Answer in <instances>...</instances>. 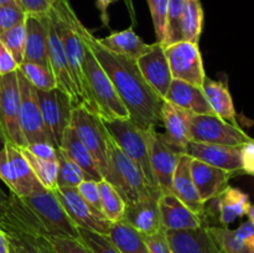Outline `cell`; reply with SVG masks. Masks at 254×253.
Here are the masks:
<instances>
[{"label": "cell", "mask_w": 254, "mask_h": 253, "mask_svg": "<svg viewBox=\"0 0 254 253\" xmlns=\"http://www.w3.org/2000/svg\"><path fill=\"white\" fill-rule=\"evenodd\" d=\"M69 19L82 41L93 52L97 61L111 78L117 93L128 109L130 121L143 130L156 128L161 123L164 99L149 86L135 60L102 46L98 39L82 24L72 7Z\"/></svg>", "instance_id": "cell-1"}, {"label": "cell", "mask_w": 254, "mask_h": 253, "mask_svg": "<svg viewBox=\"0 0 254 253\" xmlns=\"http://www.w3.org/2000/svg\"><path fill=\"white\" fill-rule=\"evenodd\" d=\"M103 180L117 189L127 205L143 197L163 193L146 183L138 166L121 150L109 133L107 134V171Z\"/></svg>", "instance_id": "cell-2"}, {"label": "cell", "mask_w": 254, "mask_h": 253, "mask_svg": "<svg viewBox=\"0 0 254 253\" xmlns=\"http://www.w3.org/2000/svg\"><path fill=\"white\" fill-rule=\"evenodd\" d=\"M9 240L10 253H47L52 250L49 237L31 220L19 196L10 192L5 215L0 220Z\"/></svg>", "instance_id": "cell-3"}, {"label": "cell", "mask_w": 254, "mask_h": 253, "mask_svg": "<svg viewBox=\"0 0 254 253\" xmlns=\"http://www.w3.org/2000/svg\"><path fill=\"white\" fill-rule=\"evenodd\" d=\"M71 4L68 0H57L56 4L49 12V17L51 19L60 40L64 46V54H66L67 61H68L69 68H71L72 77L76 83L77 91L81 97L82 106L86 107L92 113H96V108L92 102L91 96L88 92L86 78H84L83 69H82V62H83L84 45L79 35L77 34L76 29L72 25L69 19V10ZM98 116V114H97Z\"/></svg>", "instance_id": "cell-4"}, {"label": "cell", "mask_w": 254, "mask_h": 253, "mask_svg": "<svg viewBox=\"0 0 254 253\" xmlns=\"http://www.w3.org/2000/svg\"><path fill=\"white\" fill-rule=\"evenodd\" d=\"M83 45L84 54L82 69H83L89 96L93 102L97 114L104 121L130 119L128 109L124 106L119 94L117 93L108 74L106 73L101 63L97 61L89 47L84 42Z\"/></svg>", "instance_id": "cell-5"}, {"label": "cell", "mask_w": 254, "mask_h": 253, "mask_svg": "<svg viewBox=\"0 0 254 253\" xmlns=\"http://www.w3.org/2000/svg\"><path fill=\"white\" fill-rule=\"evenodd\" d=\"M20 198L47 237L79 238L78 227L67 216L54 190L42 189Z\"/></svg>", "instance_id": "cell-6"}, {"label": "cell", "mask_w": 254, "mask_h": 253, "mask_svg": "<svg viewBox=\"0 0 254 253\" xmlns=\"http://www.w3.org/2000/svg\"><path fill=\"white\" fill-rule=\"evenodd\" d=\"M103 123L121 150L138 166L146 183L151 188L159 189L151 170L146 131L139 128L130 119H112V121L103 119Z\"/></svg>", "instance_id": "cell-7"}, {"label": "cell", "mask_w": 254, "mask_h": 253, "mask_svg": "<svg viewBox=\"0 0 254 253\" xmlns=\"http://www.w3.org/2000/svg\"><path fill=\"white\" fill-rule=\"evenodd\" d=\"M69 124L76 130L84 148L89 151L104 178L107 171V130L103 119L84 106L73 107Z\"/></svg>", "instance_id": "cell-8"}, {"label": "cell", "mask_w": 254, "mask_h": 253, "mask_svg": "<svg viewBox=\"0 0 254 253\" xmlns=\"http://www.w3.org/2000/svg\"><path fill=\"white\" fill-rule=\"evenodd\" d=\"M35 92L50 143L56 149L60 148L64 130L71 122L73 102L60 88H54L51 91H40L35 88Z\"/></svg>", "instance_id": "cell-9"}, {"label": "cell", "mask_w": 254, "mask_h": 253, "mask_svg": "<svg viewBox=\"0 0 254 253\" xmlns=\"http://www.w3.org/2000/svg\"><path fill=\"white\" fill-rule=\"evenodd\" d=\"M191 141L220 144L227 146H242L252 140L241 126H236L211 114L190 113Z\"/></svg>", "instance_id": "cell-10"}, {"label": "cell", "mask_w": 254, "mask_h": 253, "mask_svg": "<svg viewBox=\"0 0 254 253\" xmlns=\"http://www.w3.org/2000/svg\"><path fill=\"white\" fill-rule=\"evenodd\" d=\"M164 50L173 79H180L193 86L202 87L206 72L198 44L179 41L164 47Z\"/></svg>", "instance_id": "cell-11"}, {"label": "cell", "mask_w": 254, "mask_h": 253, "mask_svg": "<svg viewBox=\"0 0 254 253\" xmlns=\"http://www.w3.org/2000/svg\"><path fill=\"white\" fill-rule=\"evenodd\" d=\"M0 122L7 141L19 148L27 145L20 126V89L16 72L0 76Z\"/></svg>", "instance_id": "cell-12"}, {"label": "cell", "mask_w": 254, "mask_h": 253, "mask_svg": "<svg viewBox=\"0 0 254 253\" xmlns=\"http://www.w3.org/2000/svg\"><path fill=\"white\" fill-rule=\"evenodd\" d=\"M145 131L146 138H148L151 170H153L158 188L163 193H171L174 174H175L183 153L173 148L165 140L163 133L156 131V128Z\"/></svg>", "instance_id": "cell-13"}, {"label": "cell", "mask_w": 254, "mask_h": 253, "mask_svg": "<svg viewBox=\"0 0 254 253\" xmlns=\"http://www.w3.org/2000/svg\"><path fill=\"white\" fill-rule=\"evenodd\" d=\"M54 191L67 216L77 227L101 235H109L112 223L89 207L77 188H56Z\"/></svg>", "instance_id": "cell-14"}, {"label": "cell", "mask_w": 254, "mask_h": 253, "mask_svg": "<svg viewBox=\"0 0 254 253\" xmlns=\"http://www.w3.org/2000/svg\"><path fill=\"white\" fill-rule=\"evenodd\" d=\"M16 76L20 89V126L26 144L41 141L50 143L36 98L35 87L19 71H16Z\"/></svg>", "instance_id": "cell-15"}, {"label": "cell", "mask_w": 254, "mask_h": 253, "mask_svg": "<svg viewBox=\"0 0 254 253\" xmlns=\"http://www.w3.org/2000/svg\"><path fill=\"white\" fill-rule=\"evenodd\" d=\"M136 63L149 86L159 94V97L165 98L173 76L161 42L156 41L155 44H151L150 49L136 60Z\"/></svg>", "instance_id": "cell-16"}, {"label": "cell", "mask_w": 254, "mask_h": 253, "mask_svg": "<svg viewBox=\"0 0 254 253\" xmlns=\"http://www.w3.org/2000/svg\"><path fill=\"white\" fill-rule=\"evenodd\" d=\"M49 19V61L50 68L54 73L55 78L57 82V88L62 89L67 96L72 99L74 107L82 106L81 97H79L78 91H77L76 83L72 77L71 68H69L68 61H67L66 54H64V46L60 40L59 34L52 24L51 19L47 14Z\"/></svg>", "instance_id": "cell-17"}, {"label": "cell", "mask_w": 254, "mask_h": 253, "mask_svg": "<svg viewBox=\"0 0 254 253\" xmlns=\"http://www.w3.org/2000/svg\"><path fill=\"white\" fill-rule=\"evenodd\" d=\"M212 201L215 202L213 207L205 206V213L202 217L203 225L207 223L208 217H216V216L221 226L231 225L237 218L247 216L248 210L252 205L248 193L232 186H227L226 190L217 197L212 198Z\"/></svg>", "instance_id": "cell-18"}, {"label": "cell", "mask_w": 254, "mask_h": 253, "mask_svg": "<svg viewBox=\"0 0 254 253\" xmlns=\"http://www.w3.org/2000/svg\"><path fill=\"white\" fill-rule=\"evenodd\" d=\"M186 154L192 159L202 161L208 165L232 171L238 175L243 174L242 160H241V146H227L220 145V144L190 141Z\"/></svg>", "instance_id": "cell-19"}, {"label": "cell", "mask_w": 254, "mask_h": 253, "mask_svg": "<svg viewBox=\"0 0 254 253\" xmlns=\"http://www.w3.org/2000/svg\"><path fill=\"white\" fill-rule=\"evenodd\" d=\"M159 197L160 196H148L127 205L122 221L134 228L143 237L164 230L161 225Z\"/></svg>", "instance_id": "cell-20"}, {"label": "cell", "mask_w": 254, "mask_h": 253, "mask_svg": "<svg viewBox=\"0 0 254 253\" xmlns=\"http://www.w3.org/2000/svg\"><path fill=\"white\" fill-rule=\"evenodd\" d=\"M238 174L208 165L200 160H191V176L202 202L217 197L230 186V180Z\"/></svg>", "instance_id": "cell-21"}, {"label": "cell", "mask_w": 254, "mask_h": 253, "mask_svg": "<svg viewBox=\"0 0 254 253\" xmlns=\"http://www.w3.org/2000/svg\"><path fill=\"white\" fill-rule=\"evenodd\" d=\"M25 27H26V41H25L24 61L50 67L47 15L45 16L26 15Z\"/></svg>", "instance_id": "cell-22"}, {"label": "cell", "mask_w": 254, "mask_h": 253, "mask_svg": "<svg viewBox=\"0 0 254 253\" xmlns=\"http://www.w3.org/2000/svg\"><path fill=\"white\" fill-rule=\"evenodd\" d=\"M173 253H221L207 226L192 230H165Z\"/></svg>", "instance_id": "cell-23"}, {"label": "cell", "mask_w": 254, "mask_h": 253, "mask_svg": "<svg viewBox=\"0 0 254 253\" xmlns=\"http://www.w3.org/2000/svg\"><path fill=\"white\" fill-rule=\"evenodd\" d=\"M161 123L165 126L163 133L165 140L180 153L186 154L190 136V113L164 101L161 108Z\"/></svg>", "instance_id": "cell-24"}, {"label": "cell", "mask_w": 254, "mask_h": 253, "mask_svg": "<svg viewBox=\"0 0 254 253\" xmlns=\"http://www.w3.org/2000/svg\"><path fill=\"white\" fill-rule=\"evenodd\" d=\"M159 208L164 230H192L203 226L200 216L192 212L174 193H161L159 197Z\"/></svg>", "instance_id": "cell-25"}, {"label": "cell", "mask_w": 254, "mask_h": 253, "mask_svg": "<svg viewBox=\"0 0 254 253\" xmlns=\"http://www.w3.org/2000/svg\"><path fill=\"white\" fill-rule=\"evenodd\" d=\"M191 158L188 154H183L179 160L178 168L173 178L171 184V193L176 196L183 203H185L192 212L200 216L202 220L205 213L206 203L198 196L196 186L193 184L192 176H191Z\"/></svg>", "instance_id": "cell-26"}, {"label": "cell", "mask_w": 254, "mask_h": 253, "mask_svg": "<svg viewBox=\"0 0 254 253\" xmlns=\"http://www.w3.org/2000/svg\"><path fill=\"white\" fill-rule=\"evenodd\" d=\"M164 101L170 102L183 111L192 114L216 116L203 93L202 88L180 79H173Z\"/></svg>", "instance_id": "cell-27"}, {"label": "cell", "mask_w": 254, "mask_h": 253, "mask_svg": "<svg viewBox=\"0 0 254 253\" xmlns=\"http://www.w3.org/2000/svg\"><path fill=\"white\" fill-rule=\"evenodd\" d=\"M5 150H6L7 159H9L10 166H11L12 176L15 179V185H16L14 195L25 197V196L32 195V193L45 189L35 176L31 166L27 163L26 158L24 156L19 146L14 145L10 141H6Z\"/></svg>", "instance_id": "cell-28"}, {"label": "cell", "mask_w": 254, "mask_h": 253, "mask_svg": "<svg viewBox=\"0 0 254 253\" xmlns=\"http://www.w3.org/2000/svg\"><path fill=\"white\" fill-rule=\"evenodd\" d=\"M60 149L79 166V169L83 173L84 179L98 181V183L103 180V176L97 168L93 158L89 154V151L84 148L81 139L78 138L76 130L72 128L71 124L64 130Z\"/></svg>", "instance_id": "cell-29"}, {"label": "cell", "mask_w": 254, "mask_h": 253, "mask_svg": "<svg viewBox=\"0 0 254 253\" xmlns=\"http://www.w3.org/2000/svg\"><path fill=\"white\" fill-rule=\"evenodd\" d=\"M202 91L212 108L213 113L220 117L223 121L233 124L236 126H241L237 121V112L235 109L232 96L228 89L227 82L213 81L210 77L206 76L202 83Z\"/></svg>", "instance_id": "cell-30"}, {"label": "cell", "mask_w": 254, "mask_h": 253, "mask_svg": "<svg viewBox=\"0 0 254 253\" xmlns=\"http://www.w3.org/2000/svg\"><path fill=\"white\" fill-rule=\"evenodd\" d=\"M98 42L116 54L124 55L133 60H138L141 55L145 54L150 49L151 44H145L140 36L135 34L133 26L123 30V31L112 32L103 39H98Z\"/></svg>", "instance_id": "cell-31"}, {"label": "cell", "mask_w": 254, "mask_h": 253, "mask_svg": "<svg viewBox=\"0 0 254 253\" xmlns=\"http://www.w3.org/2000/svg\"><path fill=\"white\" fill-rule=\"evenodd\" d=\"M108 237L121 253H149L143 236L123 221L112 223Z\"/></svg>", "instance_id": "cell-32"}, {"label": "cell", "mask_w": 254, "mask_h": 253, "mask_svg": "<svg viewBox=\"0 0 254 253\" xmlns=\"http://www.w3.org/2000/svg\"><path fill=\"white\" fill-rule=\"evenodd\" d=\"M203 29V7L200 0H185L181 31L183 41L198 44Z\"/></svg>", "instance_id": "cell-33"}, {"label": "cell", "mask_w": 254, "mask_h": 253, "mask_svg": "<svg viewBox=\"0 0 254 253\" xmlns=\"http://www.w3.org/2000/svg\"><path fill=\"white\" fill-rule=\"evenodd\" d=\"M208 232L222 253H254V247L227 226H207Z\"/></svg>", "instance_id": "cell-34"}, {"label": "cell", "mask_w": 254, "mask_h": 253, "mask_svg": "<svg viewBox=\"0 0 254 253\" xmlns=\"http://www.w3.org/2000/svg\"><path fill=\"white\" fill-rule=\"evenodd\" d=\"M99 193H101V206L102 212L104 217L111 223L122 221L126 210V201L121 196V193L117 191L112 184L108 181L102 180L98 183Z\"/></svg>", "instance_id": "cell-35"}, {"label": "cell", "mask_w": 254, "mask_h": 253, "mask_svg": "<svg viewBox=\"0 0 254 253\" xmlns=\"http://www.w3.org/2000/svg\"><path fill=\"white\" fill-rule=\"evenodd\" d=\"M184 7H185V0H169L168 11H166L165 34H164V40L161 41V45L164 47L183 41L181 22H183Z\"/></svg>", "instance_id": "cell-36"}, {"label": "cell", "mask_w": 254, "mask_h": 253, "mask_svg": "<svg viewBox=\"0 0 254 253\" xmlns=\"http://www.w3.org/2000/svg\"><path fill=\"white\" fill-rule=\"evenodd\" d=\"M20 149H21L22 154L26 158L27 163L30 164L35 176L41 183V185L45 189H49V190H55L57 188V173H59V164H57V160H45V159H40L37 156L32 155L25 148Z\"/></svg>", "instance_id": "cell-37"}, {"label": "cell", "mask_w": 254, "mask_h": 253, "mask_svg": "<svg viewBox=\"0 0 254 253\" xmlns=\"http://www.w3.org/2000/svg\"><path fill=\"white\" fill-rule=\"evenodd\" d=\"M17 71L36 89H40V91H51V89L57 88L56 78H55L50 67L24 61L19 64Z\"/></svg>", "instance_id": "cell-38"}, {"label": "cell", "mask_w": 254, "mask_h": 253, "mask_svg": "<svg viewBox=\"0 0 254 253\" xmlns=\"http://www.w3.org/2000/svg\"><path fill=\"white\" fill-rule=\"evenodd\" d=\"M57 188H77L84 180V175L79 166L60 148H57Z\"/></svg>", "instance_id": "cell-39"}, {"label": "cell", "mask_w": 254, "mask_h": 253, "mask_svg": "<svg viewBox=\"0 0 254 253\" xmlns=\"http://www.w3.org/2000/svg\"><path fill=\"white\" fill-rule=\"evenodd\" d=\"M0 41L5 45L17 64L24 61L25 41H26V27L25 21L0 35Z\"/></svg>", "instance_id": "cell-40"}, {"label": "cell", "mask_w": 254, "mask_h": 253, "mask_svg": "<svg viewBox=\"0 0 254 253\" xmlns=\"http://www.w3.org/2000/svg\"><path fill=\"white\" fill-rule=\"evenodd\" d=\"M78 235L79 240L83 241L93 253H121L108 236L83 228H78Z\"/></svg>", "instance_id": "cell-41"}, {"label": "cell", "mask_w": 254, "mask_h": 253, "mask_svg": "<svg viewBox=\"0 0 254 253\" xmlns=\"http://www.w3.org/2000/svg\"><path fill=\"white\" fill-rule=\"evenodd\" d=\"M146 1H148L149 9H150L155 35L158 37V41L161 42L164 40V34H165L166 11H168L169 0H146Z\"/></svg>", "instance_id": "cell-42"}, {"label": "cell", "mask_w": 254, "mask_h": 253, "mask_svg": "<svg viewBox=\"0 0 254 253\" xmlns=\"http://www.w3.org/2000/svg\"><path fill=\"white\" fill-rule=\"evenodd\" d=\"M77 190H78L82 198L88 203L89 207H91L94 212H97L98 215H102L104 217L103 212H102L101 193H99L98 181L87 180V179H84V180L77 186Z\"/></svg>", "instance_id": "cell-43"}, {"label": "cell", "mask_w": 254, "mask_h": 253, "mask_svg": "<svg viewBox=\"0 0 254 253\" xmlns=\"http://www.w3.org/2000/svg\"><path fill=\"white\" fill-rule=\"evenodd\" d=\"M55 253H93L79 238L49 237Z\"/></svg>", "instance_id": "cell-44"}, {"label": "cell", "mask_w": 254, "mask_h": 253, "mask_svg": "<svg viewBox=\"0 0 254 253\" xmlns=\"http://www.w3.org/2000/svg\"><path fill=\"white\" fill-rule=\"evenodd\" d=\"M26 19V12L20 6L5 5L0 6V35L11 27L21 24Z\"/></svg>", "instance_id": "cell-45"}, {"label": "cell", "mask_w": 254, "mask_h": 253, "mask_svg": "<svg viewBox=\"0 0 254 253\" xmlns=\"http://www.w3.org/2000/svg\"><path fill=\"white\" fill-rule=\"evenodd\" d=\"M26 15L45 16L51 11L57 0H19Z\"/></svg>", "instance_id": "cell-46"}, {"label": "cell", "mask_w": 254, "mask_h": 253, "mask_svg": "<svg viewBox=\"0 0 254 253\" xmlns=\"http://www.w3.org/2000/svg\"><path fill=\"white\" fill-rule=\"evenodd\" d=\"M144 241H145L149 253H173L168 238H166L165 230L159 231L151 236H146L144 237Z\"/></svg>", "instance_id": "cell-47"}, {"label": "cell", "mask_w": 254, "mask_h": 253, "mask_svg": "<svg viewBox=\"0 0 254 253\" xmlns=\"http://www.w3.org/2000/svg\"><path fill=\"white\" fill-rule=\"evenodd\" d=\"M25 149L27 151H30L32 155L37 156L40 159H45V160H57V149L52 144L47 143V141L27 144L25 146Z\"/></svg>", "instance_id": "cell-48"}, {"label": "cell", "mask_w": 254, "mask_h": 253, "mask_svg": "<svg viewBox=\"0 0 254 253\" xmlns=\"http://www.w3.org/2000/svg\"><path fill=\"white\" fill-rule=\"evenodd\" d=\"M0 180L9 188L10 192L15 193L16 185H15V179L12 176L11 166H10L9 159H7L5 146L0 150Z\"/></svg>", "instance_id": "cell-49"}, {"label": "cell", "mask_w": 254, "mask_h": 253, "mask_svg": "<svg viewBox=\"0 0 254 253\" xmlns=\"http://www.w3.org/2000/svg\"><path fill=\"white\" fill-rule=\"evenodd\" d=\"M241 160L243 174L254 176V139L241 146Z\"/></svg>", "instance_id": "cell-50"}, {"label": "cell", "mask_w": 254, "mask_h": 253, "mask_svg": "<svg viewBox=\"0 0 254 253\" xmlns=\"http://www.w3.org/2000/svg\"><path fill=\"white\" fill-rule=\"evenodd\" d=\"M17 68H19L17 62L15 61L9 50L5 47V45L0 41V76L16 72Z\"/></svg>", "instance_id": "cell-51"}, {"label": "cell", "mask_w": 254, "mask_h": 253, "mask_svg": "<svg viewBox=\"0 0 254 253\" xmlns=\"http://www.w3.org/2000/svg\"><path fill=\"white\" fill-rule=\"evenodd\" d=\"M118 0H96V6L98 9L99 14H101V20L102 24L104 26H109V15H108V9L112 4L117 2Z\"/></svg>", "instance_id": "cell-52"}, {"label": "cell", "mask_w": 254, "mask_h": 253, "mask_svg": "<svg viewBox=\"0 0 254 253\" xmlns=\"http://www.w3.org/2000/svg\"><path fill=\"white\" fill-rule=\"evenodd\" d=\"M7 203H9V195H6V193L2 191V189L0 188V220H1L2 216L6 212Z\"/></svg>", "instance_id": "cell-53"}, {"label": "cell", "mask_w": 254, "mask_h": 253, "mask_svg": "<svg viewBox=\"0 0 254 253\" xmlns=\"http://www.w3.org/2000/svg\"><path fill=\"white\" fill-rule=\"evenodd\" d=\"M0 253H10L9 240L2 230H0Z\"/></svg>", "instance_id": "cell-54"}, {"label": "cell", "mask_w": 254, "mask_h": 253, "mask_svg": "<svg viewBox=\"0 0 254 253\" xmlns=\"http://www.w3.org/2000/svg\"><path fill=\"white\" fill-rule=\"evenodd\" d=\"M237 121H238V124H240V126H246V128L254 126V119H250L248 117H246L243 113H237Z\"/></svg>", "instance_id": "cell-55"}, {"label": "cell", "mask_w": 254, "mask_h": 253, "mask_svg": "<svg viewBox=\"0 0 254 253\" xmlns=\"http://www.w3.org/2000/svg\"><path fill=\"white\" fill-rule=\"evenodd\" d=\"M127 5V9H128L129 15H130V19L133 25L136 24V15H135V10H134V5H133V0H124Z\"/></svg>", "instance_id": "cell-56"}, {"label": "cell", "mask_w": 254, "mask_h": 253, "mask_svg": "<svg viewBox=\"0 0 254 253\" xmlns=\"http://www.w3.org/2000/svg\"><path fill=\"white\" fill-rule=\"evenodd\" d=\"M5 5H12V6H20L19 0H0V6H5Z\"/></svg>", "instance_id": "cell-57"}, {"label": "cell", "mask_w": 254, "mask_h": 253, "mask_svg": "<svg viewBox=\"0 0 254 253\" xmlns=\"http://www.w3.org/2000/svg\"><path fill=\"white\" fill-rule=\"evenodd\" d=\"M6 141H7L6 136H5L4 129H2V126H1V122H0V150L4 148L5 143H6Z\"/></svg>", "instance_id": "cell-58"}, {"label": "cell", "mask_w": 254, "mask_h": 253, "mask_svg": "<svg viewBox=\"0 0 254 253\" xmlns=\"http://www.w3.org/2000/svg\"><path fill=\"white\" fill-rule=\"evenodd\" d=\"M247 216H248V220H250L254 225V205H251L250 210H248L247 212Z\"/></svg>", "instance_id": "cell-59"}, {"label": "cell", "mask_w": 254, "mask_h": 253, "mask_svg": "<svg viewBox=\"0 0 254 253\" xmlns=\"http://www.w3.org/2000/svg\"><path fill=\"white\" fill-rule=\"evenodd\" d=\"M47 253H55V251H54V248H52V250H51V251H49V252H47Z\"/></svg>", "instance_id": "cell-60"}, {"label": "cell", "mask_w": 254, "mask_h": 253, "mask_svg": "<svg viewBox=\"0 0 254 253\" xmlns=\"http://www.w3.org/2000/svg\"><path fill=\"white\" fill-rule=\"evenodd\" d=\"M221 253H222V252H221Z\"/></svg>", "instance_id": "cell-61"}]
</instances>
